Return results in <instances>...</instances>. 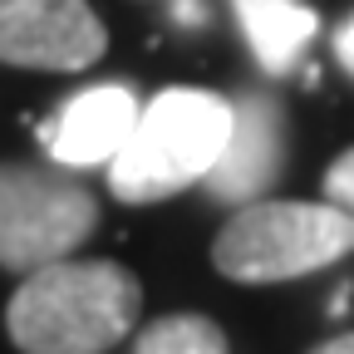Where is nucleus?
<instances>
[{
	"mask_svg": "<svg viewBox=\"0 0 354 354\" xmlns=\"http://www.w3.org/2000/svg\"><path fill=\"white\" fill-rule=\"evenodd\" d=\"M143 310V286L118 261H55L25 276L6 325L20 354H104Z\"/></svg>",
	"mask_w": 354,
	"mask_h": 354,
	"instance_id": "1",
	"label": "nucleus"
},
{
	"mask_svg": "<svg viewBox=\"0 0 354 354\" xmlns=\"http://www.w3.org/2000/svg\"><path fill=\"white\" fill-rule=\"evenodd\" d=\"M232 138V104L207 88H162L138 109L128 143L109 162V187L123 202H158L207 177Z\"/></svg>",
	"mask_w": 354,
	"mask_h": 354,
	"instance_id": "2",
	"label": "nucleus"
},
{
	"mask_svg": "<svg viewBox=\"0 0 354 354\" xmlns=\"http://www.w3.org/2000/svg\"><path fill=\"white\" fill-rule=\"evenodd\" d=\"M354 251V216L335 202H251L221 227L212 261L221 276L266 286L295 281Z\"/></svg>",
	"mask_w": 354,
	"mask_h": 354,
	"instance_id": "3",
	"label": "nucleus"
},
{
	"mask_svg": "<svg viewBox=\"0 0 354 354\" xmlns=\"http://www.w3.org/2000/svg\"><path fill=\"white\" fill-rule=\"evenodd\" d=\"M99 221L79 183L50 167H0V266L39 271L64 261Z\"/></svg>",
	"mask_w": 354,
	"mask_h": 354,
	"instance_id": "4",
	"label": "nucleus"
},
{
	"mask_svg": "<svg viewBox=\"0 0 354 354\" xmlns=\"http://www.w3.org/2000/svg\"><path fill=\"white\" fill-rule=\"evenodd\" d=\"M88 0H0V59L25 69H88L104 55Z\"/></svg>",
	"mask_w": 354,
	"mask_h": 354,
	"instance_id": "5",
	"label": "nucleus"
},
{
	"mask_svg": "<svg viewBox=\"0 0 354 354\" xmlns=\"http://www.w3.org/2000/svg\"><path fill=\"white\" fill-rule=\"evenodd\" d=\"M133 123H138V99L118 84H99L64 104L55 128L44 133V143H50L55 162H64V167H94V162L118 158Z\"/></svg>",
	"mask_w": 354,
	"mask_h": 354,
	"instance_id": "6",
	"label": "nucleus"
},
{
	"mask_svg": "<svg viewBox=\"0 0 354 354\" xmlns=\"http://www.w3.org/2000/svg\"><path fill=\"white\" fill-rule=\"evenodd\" d=\"M281 162V113L271 99L232 104V138L221 148L216 167L207 172V187L216 197H256L276 177Z\"/></svg>",
	"mask_w": 354,
	"mask_h": 354,
	"instance_id": "7",
	"label": "nucleus"
},
{
	"mask_svg": "<svg viewBox=\"0 0 354 354\" xmlns=\"http://www.w3.org/2000/svg\"><path fill=\"white\" fill-rule=\"evenodd\" d=\"M236 15L266 69H290L320 25L305 0H236Z\"/></svg>",
	"mask_w": 354,
	"mask_h": 354,
	"instance_id": "8",
	"label": "nucleus"
},
{
	"mask_svg": "<svg viewBox=\"0 0 354 354\" xmlns=\"http://www.w3.org/2000/svg\"><path fill=\"white\" fill-rule=\"evenodd\" d=\"M138 354H227V335L207 315H167L143 330Z\"/></svg>",
	"mask_w": 354,
	"mask_h": 354,
	"instance_id": "9",
	"label": "nucleus"
},
{
	"mask_svg": "<svg viewBox=\"0 0 354 354\" xmlns=\"http://www.w3.org/2000/svg\"><path fill=\"white\" fill-rule=\"evenodd\" d=\"M325 197L354 216V148H349V153H339V158H335V167L325 172Z\"/></svg>",
	"mask_w": 354,
	"mask_h": 354,
	"instance_id": "10",
	"label": "nucleus"
},
{
	"mask_svg": "<svg viewBox=\"0 0 354 354\" xmlns=\"http://www.w3.org/2000/svg\"><path fill=\"white\" fill-rule=\"evenodd\" d=\"M339 59L354 69V20H344V30H339Z\"/></svg>",
	"mask_w": 354,
	"mask_h": 354,
	"instance_id": "11",
	"label": "nucleus"
},
{
	"mask_svg": "<svg viewBox=\"0 0 354 354\" xmlns=\"http://www.w3.org/2000/svg\"><path fill=\"white\" fill-rule=\"evenodd\" d=\"M315 354H354V335H339V339H330V344H320Z\"/></svg>",
	"mask_w": 354,
	"mask_h": 354,
	"instance_id": "12",
	"label": "nucleus"
}]
</instances>
